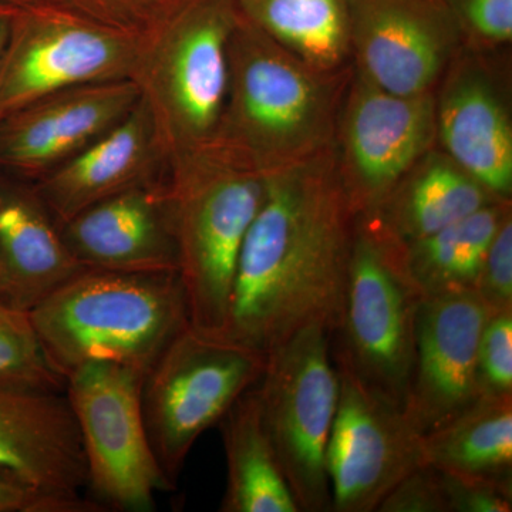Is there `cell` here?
Instances as JSON below:
<instances>
[{
	"label": "cell",
	"mask_w": 512,
	"mask_h": 512,
	"mask_svg": "<svg viewBox=\"0 0 512 512\" xmlns=\"http://www.w3.org/2000/svg\"><path fill=\"white\" fill-rule=\"evenodd\" d=\"M357 215L335 148L266 175V192L239 252L221 336L274 350L306 326L338 329Z\"/></svg>",
	"instance_id": "obj_1"
},
{
	"label": "cell",
	"mask_w": 512,
	"mask_h": 512,
	"mask_svg": "<svg viewBox=\"0 0 512 512\" xmlns=\"http://www.w3.org/2000/svg\"><path fill=\"white\" fill-rule=\"evenodd\" d=\"M228 53L227 100L205 147L262 175L335 148L348 70L316 69L242 15Z\"/></svg>",
	"instance_id": "obj_2"
},
{
	"label": "cell",
	"mask_w": 512,
	"mask_h": 512,
	"mask_svg": "<svg viewBox=\"0 0 512 512\" xmlns=\"http://www.w3.org/2000/svg\"><path fill=\"white\" fill-rule=\"evenodd\" d=\"M50 365L64 379L87 363H114L146 376L190 325L178 274L86 269L29 312Z\"/></svg>",
	"instance_id": "obj_3"
},
{
	"label": "cell",
	"mask_w": 512,
	"mask_h": 512,
	"mask_svg": "<svg viewBox=\"0 0 512 512\" xmlns=\"http://www.w3.org/2000/svg\"><path fill=\"white\" fill-rule=\"evenodd\" d=\"M165 185L190 323L222 335L239 252L266 192V175L204 147L175 160Z\"/></svg>",
	"instance_id": "obj_4"
},
{
	"label": "cell",
	"mask_w": 512,
	"mask_h": 512,
	"mask_svg": "<svg viewBox=\"0 0 512 512\" xmlns=\"http://www.w3.org/2000/svg\"><path fill=\"white\" fill-rule=\"evenodd\" d=\"M237 0H180L143 49L131 79L161 151L178 158L207 146L227 100Z\"/></svg>",
	"instance_id": "obj_5"
},
{
	"label": "cell",
	"mask_w": 512,
	"mask_h": 512,
	"mask_svg": "<svg viewBox=\"0 0 512 512\" xmlns=\"http://www.w3.org/2000/svg\"><path fill=\"white\" fill-rule=\"evenodd\" d=\"M423 299L404 265L402 245L356 217L345 302L332 333V352L370 389L402 410Z\"/></svg>",
	"instance_id": "obj_6"
},
{
	"label": "cell",
	"mask_w": 512,
	"mask_h": 512,
	"mask_svg": "<svg viewBox=\"0 0 512 512\" xmlns=\"http://www.w3.org/2000/svg\"><path fill=\"white\" fill-rule=\"evenodd\" d=\"M266 355L190 325L164 349L141 387L148 439L175 485L191 448L265 370Z\"/></svg>",
	"instance_id": "obj_7"
},
{
	"label": "cell",
	"mask_w": 512,
	"mask_h": 512,
	"mask_svg": "<svg viewBox=\"0 0 512 512\" xmlns=\"http://www.w3.org/2000/svg\"><path fill=\"white\" fill-rule=\"evenodd\" d=\"M262 421L301 512H332L326 446L339 402L332 332L306 326L266 353Z\"/></svg>",
	"instance_id": "obj_8"
},
{
	"label": "cell",
	"mask_w": 512,
	"mask_h": 512,
	"mask_svg": "<svg viewBox=\"0 0 512 512\" xmlns=\"http://www.w3.org/2000/svg\"><path fill=\"white\" fill-rule=\"evenodd\" d=\"M143 379L136 370L101 362L66 377L64 394L82 436L87 487L107 511H154L157 493L174 490L148 439Z\"/></svg>",
	"instance_id": "obj_9"
},
{
	"label": "cell",
	"mask_w": 512,
	"mask_h": 512,
	"mask_svg": "<svg viewBox=\"0 0 512 512\" xmlns=\"http://www.w3.org/2000/svg\"><path fill=\"white\" fill-rule=\"evenodd\" d=\"M336 163L350 207L375 210L437 147L436 93L400 96L355 72L340 109Z\"/></svg>",
	"instance_id": "obj_10"
},
{
	"label": "cell",
	"mask_w": 512,
	"mask_h": 512,
	"mask_svg": "<svg viewBox=\"0 0 512 512\" xmlns=\"http://www.w3.org/2000/svg\"><path fill=\"white\" fill-rule=\"evenodd\" d=\"M137 49L116 30L39 6H18L0 64V117L80 84L131 77Z\"/></svg>",
	"instance_id": "obj_11"
},
{
	"label": "cell",
	"mask_w": 512,
	"mask_h": 512,
	"mask_svg": "<svg viewBox=\"0 0 512 512\" xmlns=\"http://www.w3.org/2000/svg\"><path fill=\"white\" fill-rule=\"evenodd\" d=\"M333 359L339 402L326 446L332 512H375L423 464L421 434L402 409L370 389L345 360Z\"/></svg>",
	"instance_id": "obj_12"
},
{
	"label": "cell",
	"mask_w": 512,
	"mask_h": 512,
	"mask_svg": "<svg viewBox=\"0 0 512 512\" xmlns=\"http://www.w3.org/2000/svg\"><path fill=\"white\" fill-rule=\"evenodd\" d=\"M461 32L441 0H350L356 72L400 96L436 93Z\"/></svg>",
	"instance_id": "obj_13"
},
{
	"label": "cell",
	"mask_w": 512,
	"mask_h": 512,
	"mask_svg": "<svg viewBox=\"0 0 512 512\" xmlns=\"http://www.w3.org/2000/svg\"><path fill=\"white\" fill-rule=\"evenodd\" d=\"M491 312L476 292L424 298L416 328L409 392L403 412L417 433L427 434L478 399L477 352Z\"/></svg>",
	"instance_id": "obj_14"
},
{
	"label": "cell",
	"mask_w": 512,
	"mask_h": 512,
	"mask_svg": "<svg viewBox=\"0 0 512 512\" xmlns=\"http://www.w3.org/2000/svg\"><path fill=\"white\" fill-rule=\"evenodd\" d=\"M131 77L80 84L0 117V168L25 177L55 170L140 103Z\"/></svg>",
	"instance_id": "obj_15"
},
{
	"label": "cell",
	"mask_w": 512,
	"mask_h": 512,
	"mask_svg": "<svg viewBox=\"0 0 512 512\" xmlns=\"http://www.w3.org/2000/svg\"><path fill=\"white\" fill-rule=\"evenodd\" d=\"M86 268L126 274H178L165 185H136L97 202L60 227Z\"/></svg>",
	"instance_id": "obj_16"
},
{
	"label": "cell",
	"mask_w": 512,
	"mask_h": 512,
	"mask_svg": "<svg viewBox=\"0 0 512 512\" xmlns=\"http://www.w3.org/2000/svg\"><path fill=\"white\" fill-rule=\"evenodd\" d=\"M436 94L437 143L497 200L511 201L512 124L503 97L480 64L456 57Z\"/></svg>",
	"instance_id": "obj_17"
},
{
	"label": "cell",
	"mask_w": 512,
	"mask_h": 512,
	"mask_svg": "<svg viewBox=\"0 0 512 512\" xmlns=\"http://www.w3.org/2000/svg\"><path fill=\"white\" fill-rule=\"evenodd\" d=\"M0 470L47 493L83 495L86 458L66 394L0 389Z\"/></svg>",
	"instance_id": "obj_18"
},
{
	"label": "cell",
	"mask_w": 512,
	"mask_h": 512,
	"mask_svg": "<svg viewBox=\"0 0 512 512\" xmlns=\"http://www.w3.org/2000/svg\"><path fill=\"white\" fill-rule=\"evenodd\" d=\"M161 148L143 100L116 127L43 177L36 195L59 227L97 202L148 183Z\"/></svg>",
	"instance_id": "obj_19"
},
{
	"label": "cell",
	"mask_w": 512,
	"mask_h": 512,
	"mask_svg": "<svg viewBox=\"0 0 512 512\" xmlns=\"http://www.w3.org/2000/svg\"><path fill=\"white\" fill-rule=\"evenodd\" d=\"M86 269L36 192L0 180V305L30 312Z\"/></svg>",
	"instance_id": "obj_20"
},
{
	"label": "cell",
	"mask_w": 512,
	"mask_h": 512,
	"mask_svg": "<svg viewBox=\"0 0 512 512\" xmlns=\"http://www.w3.org/2000/svg\"><path fill=\"white\" fill-rule=\"evenodd\" d=\"M450 157L433 148L365 218L399 245H409L497 202Z\"/></svg>",
	"instance_id": "obj_21"
},
{
	"label": "cell",
	"mask_w": 512,
	"mask_h": 512,
	"mask_svg": "<svg viewBox=\"0 0 512 512\" xmlns=\"http://www.w3.org/2000/svg\"><path fill=\"white\" fill-rule=\"evenodd\" d=\"M218 424L227 457V490L220 510L301 512L266 433L256 386Z\"/></svg>",
	"instance_id": "obj_22"
},
{
	"label": "cell",
	"mask_w": 512,
	"mask_h": 512,
	"mask_svg": "<svg viewBox=\"0 0 512 512\" xmlns=\"http://www.w3.org/2000/svg\"><path fill=\"white\" fill-rule=\"evenodd\" d=\"M423 464L512 487V396L478 397L463 413L421 436Z\"/></svg>",
	"instance_id": "obj_23"
},
{
	"label": "cell",
	"mask_w": 512,
	"mask_h": 512,
	"mask_svg": "<svg viewBox=\"0 0 512 512\" xmlns=\"http://www.w3.org/2000/svg\"><path fill=\"white\" fill-rule=\"evenodd\" d=\"M511 201H497L409 245L404 265L424 298L473 291L495 232L510 215Z\"/></svg>",
	"instance_id": "obj_24"
},
{
	"label": "cell",
	"mask_w": 512,
	"mask_h": 512,
	"mask_svg": "<svg viewBox=\"0 0 512 512\" xmlns=\"http://www.w3.org/2000/svg\"><path fill=\"white\" fill-rule=\"evenodd\" d=\"M248 22L325 72L345 69L350 55V0H237Z\"/></svg>",
	"instance_id": "obj_25"
},
{
	"label": "cell",
	"mask_w": 512,
	"mask_h": 512,
	"mask_svg": "<svg viewBox=\"0 0 512 512\" xmlns=\"http://www.w3.org/2000/svg\"><path fill=\"white\" fill-rule=\"evenodd\" d=\"M0 389L20 393H64L66 379L53 369L29 312L0 305Z\"/></svg>",
	"instance_id": "obj_26"
},
{
	"label": "cell",
	"mask_w": 512,
	"mask_h": 512,
	"mask_svg": "<svg viewBox=\"0 0 512 512\" xmlns=\"http://www.w3.org/2000/svg\"><path fill=\"white\" fill-rule=\"evenodd\" d=\"M480 397L512 396V309L491 313L477 352Z\"/></svg>",
	"instance_id": "obj_27"
},
{
	"label": "cell",
	"mask_w": 512,
	"mask_h": 512,
	"mask_svg": "<svg viewBox=\"0 0 512 512\" xmlns=\"http://www.w3.org/2000/svg\"><path fill=\"white\" fill-rule=\"evenodd\" d=\"M461 35L471 45L495 47L512 39V0H448Z\"/></svg>",
	"instance_id": "obj_28"
},
{
	"label": "cell",
	"mask_w": 512,
	"mask_h": 512,
	"mask_svg": "<svg viewBox=\"0 0 512 512\" xmlns=\"http://www.w3.org/2000/svg\"><path fill=\"white\" fill-rule=\"evenodd\" d=\"M474 292L491 313L512 309V212L495 232Z\"/></svg>",
	"instance_id": "obj_29"
},
{
	"label": "cell",
	"mask_w": 512,
	"mask_h": 512,
	"mask_svg": "<svg viewBox=\"0 0 512 512\" xmlns=\"http://www.w3.org/2000/svg\"><path fill=\"white\" fill-rule=\"evenodd\" d=\"M103 505L83 495L47 493L0 470V512H104Z\"/></svg>",
	"instance_id": "obj_30"
},
{
	"label": "cell",
	"mask_w": 512,
	"mask_h": 512,
	"mask_svg": "<svg viewBox=\"0 0 512 512\" xmlns=\"http://www.w3.org/2000/svg\"><path fill=\"white\" fill-rule=\"evenodd\" d=\"M377 511L450 512L443 473L429 464H420L387 494Z\"/></svg>",
	"instance_id": "obj_31"
},
{
	"label": "cell",
	"mask_w": 512,
	"mask_h": 512,
	"mask_svg": "<svg viewBox=\"0 0 512 512\" xmlns=\"http://www.w3.org/2000/svg\"><path fill=\"white\" fill-rule=\"evenodd\" d=\"M441 473L446 488L448 511H512V487L481 478L456 476L444 471Z\"/></svg>",
	"instance_id": "obj_32"
},
{
	"label": "cell",
	"mask_w": 512,
	"mask_h": 512,
	"mask_svg": "<svg viewBox=\"0 0 512 512\" xmlns=\"http://www.w3.org/2000/svg\"><path fill=\"white\" fill-rule=\"evenodd\" d=\"M16 9H18V6L8 5V3H0V64H2L6 47H8Z\"/></svg>",
	"instance_id": "obj_33"
},
{
	"label": "cell",
	"mask_w": 512,
	"mask_h": 512,
	"mask_svg": "<svg viewBox=\"0 0 512 512\" xmlns=\"http://www.w3.org/2000/svg\"><path fill=\"white\" fill-rule=\"evenodd\" d=\"M0 3H8V5L22 6L28 3V0H0Z\"/></svg>",
	"instance_id": "obj_34"
}]
</instances>
